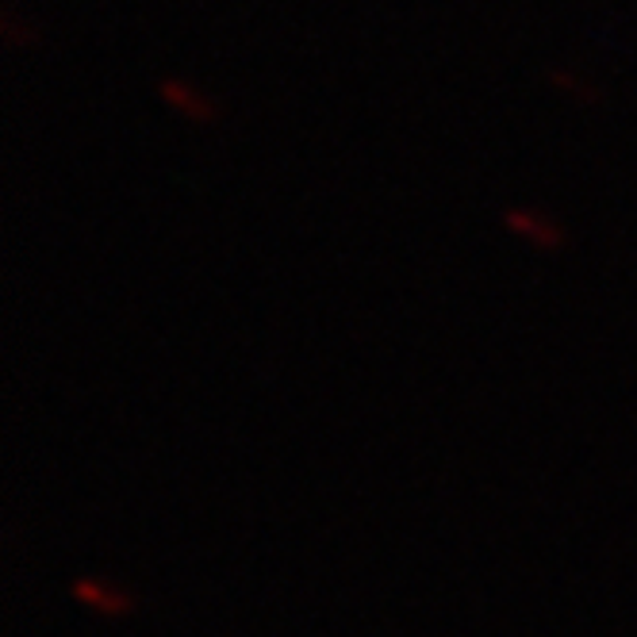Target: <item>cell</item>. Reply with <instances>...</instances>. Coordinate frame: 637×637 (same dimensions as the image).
<instances>
[{"mask_svg": "<svg viewBox=\"0 0 637 637\" xmlns=\"http://www.w3.org/2000/svg\"><path fill=\"white\" fill-rule=\"evenodd\" d=\"M158 96L169 112H177L189 124H220V100H215L208 88H200L197 81L189 77H161L158 81Z\"/></svg>", "mask_w": 637, "mask_h": 637, "instance_id": "6da1fadb", "label": "cell"}, {"mask_svg": "<svg viewBox=\"0 0 637 637\" xmlns=\"http://www.w3.org/2000/svg\"><path fill=\"white\" fill-rule=\"evenodd\" d=\"M550 81H553V85H558V88H564V93H569V96H576V100H587V104L599 100V93H592V85H587V81L564 74V70H553Z\"/></svg>", "mask_w": 637, "mask_h": 637, "instance_id": "3957f363", "label": "cell"}, {"mask_svg": "<svg viewBox=\"0 0 637 637\" xmlns=\"http://www.w3.org/2000/svg\"><path fill=\"white\" fill-rule=\"evenodd\" d=\"M4 39L12 46H31L35 43V31H28V23L15 20V12H4Z\"/></svg>", "mask_w": 637, "mask_h": 637, "instance_id": "277c9868", "label": "cell"}, {"mask_svg": "<svg viewBox=\"0 0 637 637\" xmlns=\"http://www.w3.org/2000/svg\"><path fill=\"white\" fill-rule=\"evenodd\" d=\"M77 595L85 603H96V607H104V611H119V599H112L104 587H96V584H88V580H81L77 584Z\"/></svg>", "mask_w": 637, "mask_h": 637, "instance_id": "5b68a950", "label": "cell"}, {"mask_svg": "<svg viewBox=\"0 0 637 637\" xmlns=\"http://www.w3.org/2000/svg\"><path fill=\"white\" fill-rule=\"evenodd\" d=\"M503 227L514 238L530 242L534 250H545V254H558V250L569 246V231L550 212H542V208H507Z\"/></svg>", "mask_w": 637, "mask_h": 637, "instance_id": "7a4b0ae2", "label": "cell"}]
</instances>
